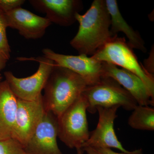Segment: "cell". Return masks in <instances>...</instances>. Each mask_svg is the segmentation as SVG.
Masks as SVG:
<instances>
[{
	"instance_id": "1",
	"label": "cell",
	"mask_w": 154,
	"mask_h": 154,
	"mask_svg": "<svg viewBox=\"0 0 154 154\" xmlns=\"http://www.w3.org/2000/svg\"><path fill=\"white\" fill-rule=\"evenodd\" d=\"M75 19L79 29L70 44L79 54L92 56L112 38L105 0H94L88 11L83 15L77 14Z\"/></svg>"
},
{
	"instance_id": "2",
	"label": "cell",
	"mask_w": 154,
	"mask_h": 154,
	"mask_svg": "<svg viewBox=\"0 0 154 154\" xmlns=\"http://www.w3.org/2000/svg\"><path fill=\"white\" fill-rule=\"evenodd\" d=\"M88 86L79 75L54 63L42 95L45 111L58 118L82 95Z\"/></svg>"
},
{
	"instance_id": "3",
	"label": "cell",
	"mask_w": 154,
	"mask_h": 154,
	"mask_svg": "<svg viewBox=\"0 0 154 154\" xmlns=\"http://www.w3.org/2000/svg\"><path fill=\"white\" fill-rule=\"evenodd\" d=\"M92 57L100 62L112 63L131 72L139 77L145 85L154 101V78L140 63L133 49L124 37H112L98 50Z\"/></svg>"
},
{
	"instance_id": "4",
	"label": "cell",
	"mask_w": 154,
	"mask_h": 154,
	"mask_svg": "<svg viewBox=\"0 0 154 154\" xmlns=\"http://www.w3.org/2000/svg\"><path fill=\"white\" fill-rule=\"evenodd\" d=\"M88 102L82 95L57 118L58 137L70 149L82 148L90 137Z\"/></svg>"
},
{
	"instance_id": "5",
	"label": "cell",
	"mask_w": 154,
	"mask_h": 154,
	"mask_svg": "<svg viewBox=\"0 0 154 154\" xmlns=\"http://www.w3.org/2000/svg\"><path fill=\"white\" fill-rule=\"evenodd\" d=\"M83 95L88 101L87 111L96 113L97 107L119 106L126 110H133L138 105L130 94L116 81L107 76L101 77L99 82L88 86Z\"/></svg>"
},
{
	"instance_id": "6",
	"label": "cell",
	"mask_w": 154,
	"mask_h": 154,
	"mask_svg": "<svg viewBox=\"0 0 154 154\" xmlns=\"http://www.w3.org/2000/svg\"><path fill=\"white\" fill-rule=\"evenodd\" d=\"M20 61L34 60L39 64L37 71L30 76L19 78L11 71L4 73L6 81L17 99L25 101H34L42 96L45 87L54 65L53 61L44 56L27 58L18 57Z\"/></svg>"
},
{
	"instance_id": "7",
	"label": "cell",
	"mask_w": 154,
	"mask_h": 154,
	"mask_svg": "<svg viewBox=\"0 0 154 154\" xmlns=\"http://www.w3.org/2000/svg\"><path fill=\"white\" fill-rule=\"evenodd\" d=\"M120 107H99L96 110L99 113L97 126L90 132L88 140L83 144L82 148L86 147L116 149L125 154H144L142 149L128 151L125 149L119 140L114 128V121L117 117L116 112Z\"/></svg>"
},
{
	"instance_id": "8",
	"label": "cell",
	"mask_w": 154,
	"mask_h": 154,
	"mask_svg": "<svg viewBox=\"0 0 154 154\" xmlns=\"http://www.w3.org/2000/svg\"><path fill=\"white\" fill-rule=\"evenodd\" d=\"M17 99V113L12 138L24 147L41 122L45 111L42 95L34 101Z\"/></svg>"
},
{
	"instance_id": "9",
	"label": "cell",
	"mask_w": 154,
	"mask_h": 154,
	"mask_svg": "<svg viewBox=\"0 0 154 154\" xmlns=\"http://www.w3.org/2000/svg\"><path fill=\"white\" fill-rule=\"evenodd\" d=\"M43 56L54 62L58 66L74 72L85 81L88 86L99 82L102 76V62L85 54L65 55L57 53L50 48L42 50Z\"/></svg>"
},
{
	"instance_id": "10",
	"label": "cell",
	"mask_w": 154,
	"mask_h": 154,
	"mask_svg": "<svg viewBox=\"0 0 154 154\" xmlns=\"http://www.w3.org/2000/svg\"><path fill=\"white\" fill-rule=\"evenodd\" d=\"M57 118L46 112L36 130L24 146L28 154H63L59 148Z\"/></svg>"
},
{
	"instance_id": "11",
	"label": "cell",
	"mask_w": 154,
	"mask_h": 154,
	"mask_svg": "<svg viewBox=\"0 0 154 154\" xmlns=\"http://www.w3.org/2000/svg\"><path fill=\"white\" fill-rule=\"evenodd\" d=\"M36 11L45 14L51 23L63 27L70 26L76 21V15L82 10L80 0H30Z\"/></svg>"
},
{
	"instance_id": "12",
	"label": "cell",
	"mask_w": 154,
	"mask_h": 154,
	"mask_svg": "<svg viewBox=\"0 0 154 154\" xmlns=\"http://www.w3.org/2000/svg\"><path fill=\"white\" fill-rule=\"evenodd\" d=\"M5 16L8 28L17 30L27 39L43 37L52 24L45 17H39L21 7L5 14Z\"/></svg>"
},
{
	"instance_id": "13",
	"label": "cell",
	"mask_w": 154,
	"mask_h": 154,
	"mask_svg": "<svg viewBox=\"0 0 154 154\" xmlns=\"http://www.w3.org/2000/svg\"><path fill=\"white\" fill-rule=\"evenodd\" d=\"M112 78L126 90L142 106H154V101L141 79L127 70L120 69L109 63L102 62V76Z\"/></svg>"
},
{
	"instance_id": "14",
	"label": "cell",
	"mask_w": 154,
	"mask_h": 154,
	"mask_svg": "<svg viewBox=\"0 0 154 154\" xmlns=\"http://www.w3.org/2000/svg\"><path fill=\"white\" fill-rule=\"evenodd\" d=\"M18 99L5 80L0 82V140L11 138Z\"/></svg>"
},
{
	"instance_id": "15",
	"label": "cell",
	"mask_w": 154,
	"mask_h": 154,
	"mask_svg": "<svg viewBox=\"0 0 154 154\" xmlns=\"http://www.w3.org/2000/svg\"><path fill=\"white\" fill-rule=\"evenodd\" d=\"M106 7L110 19V32L112 37L122 32L128 38V44L132 49H136L143 53L146 52L145 43L139 33L126 22L119 11L116 0H105Z\"/></svg>"
},
{
	"instance_id": "16",
	"label": "cell",
	"mask_w": 154,
	"mask_h": 154,
	"mask_svg": "<svg viewBox=\"0 0 154 154\" xmlns=\"http://www.w3.org/2000/svg\"><path fill=\"white\" fill-rule=\"evenodd\" d=\"M132 111L128 120L129 126L134 129L153 131L154 107L138 105Z\"/></svg>"
},
{
	"instance_id": "17",
	"label": "cell",
	"mask_w": 154,
	"mask_h": 154,
	"mask_svg": "<svg viewBox=\"0 0 154 154\" xmlns=\"http://www.w3.org/2000/svg\"><path fill=\"white\" fill-rule=\"evenodd\" d=\"M8 28L5 14L0 11V72L5 68L11 57V47L7 35Z\"/></svg>"
},
{
	"instance_id": "18",
	"label": "cell",
	"mask_w": 154,
	"mask_h": 154,
	"mask_svg": "<svg viewBox=\"0 0 154 154\" xmlns=\"http://www.w3.org/2000/svg\"><path fill=\"white\" fill-rule=\"evenodd\" d=\"M0 154H28L24 147L14 139L0 140Z\"/></svg>"
},
{
	"instance_id": "19",
	"label": "cell",
	"mask_w": 154,
	"mask_h": 154,
	"mask_svg": "<svg viewBox=\"0 0 154 154\" xmlns=\"http://www.w3.org/2000/svg\"><path fill=\"white\" fill-rule=\"evenodd\" d=\"M25 2L24 0H0V11L6 14L21 8Z\"/></svg>"
},
{
	"instance_id": "20",
	"label": "cell",
	"mask_w": 154,
	"mask_h": 154,
	"mask_svg": "<svg viewBox=\"0 0 154 154\" xmlns=\"http://www.w3.org/2000/svg\"><path fill=\"white\" fill-rule=\"evenodd\" d=\"M82 149L87 154H125L113 151L111 149L101 148L86 147Z\"/></svg>"
},
{
	"instance_id": "21",
	"label": "cell",
	"mask_w": 154,
	"mask_h": 154,
	"mask_svg": "<svg viewBox=\"0 0 154 154\" xmlns=\"http://www.w3.org/2000/svg\"><path fill=\"white\" fill-rule=\"evenodd\" d=\"M142 65L146 71L150 74L153 75L154 73V46L152 47L149 57L145 60L144 61L143 64H142Z\"/></svg>"
},
{
	"instance_id": "22",
	"label": "cell",
	"mask_w": 154,
	"mask_h": 154,
	"mask_svg": "<svg viewBox=\"0 0 154 154\" xmlns=\"http://www.w3.org/2000/svg\"><path fill=\"white\" fill-rule=\"evenodd\" d=\"M76 154H84V152L83 151L82 149L79 148L76 149Z\"/></svg>"
},
{
	"instance_id": "23",
	"label": "cell",
	"mask_w": 154,
	"mask_h": 154,
	"mask_svg": "<svg viewBox=\"0 0 154 154\" xmlns=\"http://www.w3.org/2000/svg\"><path fill=\"white\" fill-rule=\"evenodd\" d=\"M3 77L2 76V75H1V74L0 73V82H2V81Z\"/></svg>"
}]
</instances>
